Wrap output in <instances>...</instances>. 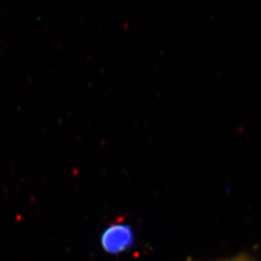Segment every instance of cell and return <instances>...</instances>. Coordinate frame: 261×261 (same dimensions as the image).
Segmentation results:
<instances>
[{
  "label": "cell",
  "mask_w": 261,
  "mask_h": 261,
  "mask_svg": "<svg viewBox=\"0 0 261 261\" xmlns=\"http://www.w3.org/2000/svg\"><path fill=\"white\" fill-rule=\"evenodd\" d=\"M133 242V234L127 225H112L102 236V246L108 252H121L127 249Z\"/></svg>",
  "instance_id": "6da1fadb"
},
{
  "label": "cell",
  "mask_w": 261,
  "mask_h": 261,
  "mask_svg": "<svg viewBox=\"0 0 261 261\" xmlns=\"http://www.w3.org/2000/svg\"><path fill=\"white\" fill-rule=\"evenodd\" d=\"M222 261H254V260L246 255H241V256L233 257L231 259H226V260H222Z\"/></svg>",
  "instance_id": "7a4b0ae2"
}]
</instances>
